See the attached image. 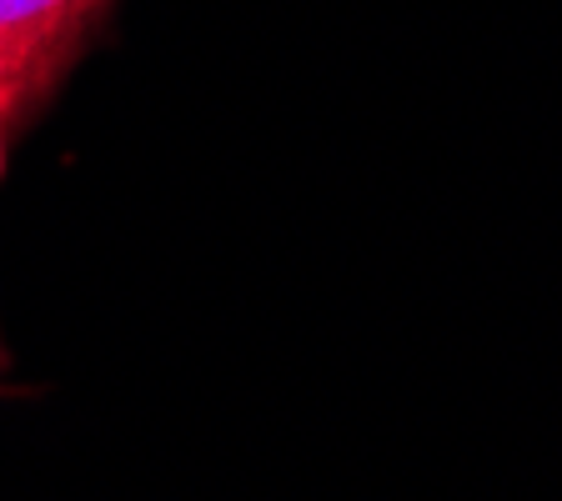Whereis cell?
<instances>
[{
  "label": "cell",
  "mask_w": 562,
  "mask_h": 501,
  "mask_svg": "<svg viewBox=\"0 0 562 501\" xmlns=\"http://www.w3.org/2000/svg\"><path fill=\"white\" fill-rule=\"evenodd\" d=\"M111 0H0V175L25 121L46 105Z\"/></svg>",
  "instance_id": "1"
}]
</instances>
